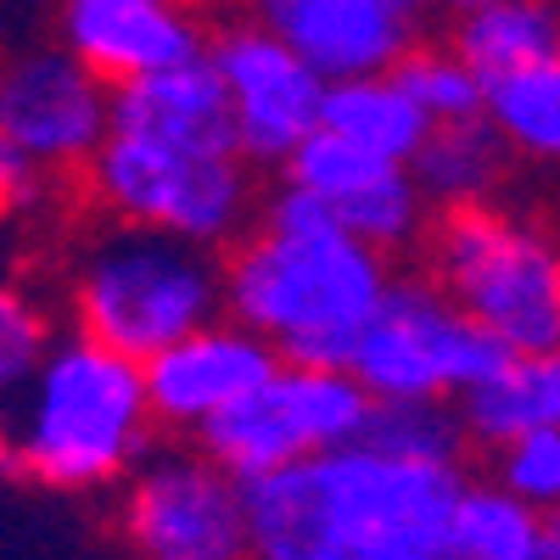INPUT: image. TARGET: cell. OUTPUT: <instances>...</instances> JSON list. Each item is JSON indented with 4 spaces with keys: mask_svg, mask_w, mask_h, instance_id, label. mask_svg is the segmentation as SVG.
<instances>
[{
    "mask_svg": "<svg viewBox=\"0 0 560 560\" xmlns=\"http://www.w3.org/2000/svg\"><path fill=\"white\" fill-rule=\"evenodd\" d=\"M208 39L191 0H57V45L113 90L202 57Z\"/></svg>",
    "mask_w": 560,
    "mask_h": 560,
    "instance_id": "obj_14",
    "label": "cell"
},
{
    "mask_svg": "<svg viewBox=\"0 0 560 560\" xmlns=\"http://www.w3.org/2000/svg\"><path fill=\"white\" fill-rule=\"evenodd\" d=\"M482 118L504 135L516 163L560 174V57L488 79Z\"/></svg>",
    "mask_w": 560,
    "mask_h": 560,
    "instance_id": "obj_20",
    "label": "cell"
},
{
    "mask_svg": "<svg viewBox=\"0 0 560 560\" xmlns=\"http://www.w3.org/2000/svg\"><path fill=\"white\" fill-rule=\"evenodd\" d=\"M555 7H560V0H555Z\"/></svg>",
    "mask_w": 560,
    "mask_h": 560,
    "instance_id": "obj_30",
    "label": "cell"
},
{
    "mask_svg": "<svg viewBox=\"0 0 560 560\" xmlns=\"http://www.w3.org/2000/svg\"><path fill=\"white\" fill-rule=\"evenodd\" d=\"M118 90L84 68L68 45H34L7 62L0 79V147L34 163L45 179L90 174L113 135Z\"/></svg>",
    "mask_w": 560,
    "mask_h": 560,
    "instance_id": "obj_10",
    "label": "cell"
},
{
    "mask_svg": "<svg viewBox=\"0 0 560 560\" xmlns=\"http://www.w3.org/2000/svg\"><path fill=\"white\" fill-rule=\"evenodd\" d=\"M51 348H57L51 314L34 303V292L7 287L0 292V382H7V393H18Z\"/></svg>",
    "mask_w": 560,
    "mask_h": 560,
    "instance_id": "obj_25",
    "label": "cell"
},
{
    "mask_svg": "<svg viewBox=\"0 0 560 560\" xmlns=\"http://www.w3.org/2000/svg\"><path fill=\"white\" fill-rule=\"evenodd\" d=\"M459 420H465V438L482 443L488 454L510 438L560 427V348L504 353L493 376L459 398Z\"/></svg>",
    "mask_w": 560,
    "mask_h": 560,
    "instance_id": "obj_16",
    "label": "cell"
},
{
    "mask_svg": "<svg viewBox=\"0 0 560 560\" xmlns=\"http://www.w3.org/2000/svg\"><path fill=\"white\" fill-rule=\"evenodd\" d=\"M427 275L510 353L560 348V230L527 208L477 202L438 213Z\"/></svg>",
    "mask_w": 560,
    "mask_h": 560,
    "instance_id": "obj_6",
    "label": "cell"
},
{
    "mask_svg": "<svg viewBox=\"0 0 560 560\" xmlns=\"http://www.w3.org/2000/svg\"><path fill=\"white\" fill-rule=\"evenodd\" d=\"M364 438L393 454L443 459V465H459L465 443H471L465 438V420H459V404H376Z\"/></svg>",
    "mask_w": 560,
    "mask_h": 560,
    "instance_id": "obj_23",
    "label": "cell"
},
{
    "mask_svg": "<svg viewBox=\"0 0 560 560\" xmlns=\"http://www.w3.org/2000/svg\"><path fill=\"white\" fill-rule=\"evenodd\" d=\"M493 342L432 275H393V287L359 337L353 376L376 404H459L504 364Z\"/></svg>",
    "mask_w": 560,
    "mask_h": 560,
    "instance_id": "obj_7",
    "label": "cell"
},
{
    "mask_svg": "<svg viewBox=\"0 0 560 560\" xmlns=\"http://www.w3.org/2000/svg\"><path fill=\"white\" fill-rule=\"evenodd\" d=\"M555 522L538 516L527 499H516L499 477L465 482L454 504V560H527L549 544Z\"/></svg>",
    "mask_w": 560,
    "mask_h": 560,
    "instance_id": "obj_21",
    "label": "cell"
},
{
    "mask_svg": "<svg viewBox=\"0 0 560 560\" xmlns=\"http://www.w3.org/2000/svg\"><path fill=\"white\" fill-rule=\"evenodd\" d=\"M527 560H560V533H549V544L538 555H527Z\"/></svg>",
    "mask_w": 560,
    "mask_h": 560,
    "instance_id": "obj_27",
    "label": "cell"
},
{
    "mask_svg": "<svg viewBox=\"0 0 560 560\" xmlns=\"http://www.w3.org/2000/svg\"><path fill=\"white\" fill-rule=\"evenodd\" d=\"M493 477L516 499H527L538 516L560 522V427L499 443L493 448Z\"/></svg>",
    "mask_w": 560,
    "mask_h": 560,
    "instance_id": "obj_24",
    "label": "cell"
},
{
    "mask_svg": "<svg viewBox=\"0 0 560 560\" xmlns=\"http://www.w3.org/2000/svg\"><path fill=\"white\" fill-rule=\"evenodd\" d=\"M51 185H57V179H45L34 163H23L18 152L0 147V197H7V213H12V219H23L28 208H45Z\"/></svg>",
    "mask_w": 560,
    "mask_h": 560,
    "instance_id": "obj_26",
    "label": "cell"
},
{
    "mask_svg": "<svg viewBox=\"0 0 560 560\" xmlns=\"http://www.w3.org/2000/svg\"><path fill=\"white\" fill-rule=\"evenodd\" d=\"M208 57L224 79L236 140L258 168H287L325 124V79L303 51H292L258 18L224 23L208 39Z\"/></svg>",
    "mask_w": 560,
    "mask_h": 560,
    "instance_id": "obj_11",
    "label": "cell"
},
{
    "mask_svg": "<svg viewBox=\"0 0 560 560\" xmlns=\"http://www.w3.org/2000/svg\"><path fill=\"white\" fill-rule=\"evenodd\" d=\"M398 84L420 102L432 124H454V118H482L488 102V79L459 57L454 39H415L409 57L393 68Z\"/></svg>",
    "mask_w": 560,
    "mask_h": 560,
    "instance_id": "obj_22",
    "label": "cell"
},
{
    "mask_svg": "<svg viewBox=\"0 0 560 560\" xmlns=\"http://www.w3.org/2000/svg\"><path fill=\"white\" fill-rule=\"evenodd\" d=\"M158 409L147 364L68 331L12 393L7 465L51 493H113L152 454Z\"/></svg>",
    "mask_w": 560,
    "mask_h": 560,
    "instance_id": "obj_4",
    "label": "cell"
},
{
    "mask_svg": "<svg viewBox=\"0 0 560 560\" xmlns=\"http://www.w3.org/2000/svg\"><path fill=\"white\" fill-rule=\"evenodd\" d=\"M337 140L370 152V158H393L415 163L420 147L432 135V118L420 113V102L398 84V73H364V79H337L325 90V124Z\"/></svg>",
    "mask_w": 560,
    "mask_h": 560,
    "instance_id": "obj_17",
    "label": "cell"
},
{
    "mask_svg": "<svg viewBox=\"0 0 560 560\" xmlns=\"http://www.w3.org/2000/svg\"><path fill=\"white\" fill-rule=\"evenodd\" d=\"M118 533L135 560H253L247 482L202 443L158 448L118 493Z\"/></svg>",
    "mask_w": 560,
    "mask_h": 560,
    "instance_id": "obj_9",
    "label": "cell"
},
{
    "mask_svg": "<svg viewBox=\"0 0 560 560\" xmlns=\"http://www.w3.org/2000/svg\"><path fill=\"white\" fill-rule=\"evenodd\" d=\"M438 7H448V12H471V7H488V0H438Z\"/></svg>",
    "mask_w": 560,
    "mask_h": 560,
    "instance_id": "obj_28",
    "label": "cell"
},
{
    "mask_svg": "<svg viewBox=\"0 0 560 560\" xmlns=\"http://www.w3.org/2000/svg\"><path fill=\"white\" fill-rule=\"evenodd\" d=\"M280 174H287V185L308 191L342 230H353L359 242H370L387 258L427 247L432 224H438V202L427 197L415 163L370 158L348 147V140H337L331 129H319Z\"/></svg>",
    "mask_w": 560,
    "mask_h": 560,
    "instance_id": "obj_12",
    "label": "cell"
},
{
    "mask_svg": "<svg viewBox=\"0 0 560 560\" xmlns=\"http://www.w3.org/2000/svg\"><path fill=\"white\" fill-rule=\"evenodd\" d=\"M247 18L275 28L331 84L393 73L420 34V18L398 0H247Z\"/></svg>",
    "mask_w": 560,
    "mask_h": 560,
    "instance_id": "obj_15",
    "label": "cell"
},
{
    "mask_svg": "<svg viewBox=\"0 0 560 560\" xmlns=\"http://www.w3.org/2000/svg\"><path fill=\"white\" fill-rule=\"evenodd\" d=\"M459 488V465L359 438L247 482L253 560H454Z\"/></svg>",
    "mask_w": 560,
    "mask_h": 560,
    "instance_id": "obj_2",
    "label": "cell"
},
{
    "mask_svg": "<svg viewBox=\"0 0 560 560\" xmlns=\"http://www.w3.org/2000/svg\"><path fill=\"white\" fill-rule=\"evenodd\" d=\"M253 158L236 140L224 79L213 57H191L135 79L113 102V135L90 163V202L118 224L230 247L264 213Z\"/></svg>",
    "mask_w": 560,
    "mask_h": 560,
    "instance_id": "obj_1",
    "label": "cell"
},
{
    "mask_svg": "<svg viewBox=\"0 0 560 560\" xmlns=\"http://www.w3.org/2000/svg\"><path fill=\"white\" fill-rule=\"evenodd\" d=\"M370 415H376V398L364 393L353 370L280 359L275 376L258 393H247L230 415H219L197 443L224 471L258 482L269 471H287V465L359 443L370 432Z\"/></svg>",
    "mask_w": 560,
    "mask_h": 560,
    "instance_id": "obj_8",
    "label": "cell"
},
{
    "mask_svg": "<svg viewBox=\"0 0 560 560\" xmlns=\"http://www.w3.org/2000/svg\"><path fill=\"white\" fill-rule=\"evenodd\" d=\"M275 364H280V353L253 325H242L236 314L208 319L202 331L179 337L174 348L147 359L158 427L179 432V438H202L219 415H230L247 393H258L275 376Z\"/></svg>",
    "mask_w": 560,
    "mask_h": 560,
    "instance_id": "obj_13",
    "label": "cell"
},
{
    "mask_svg": "<svg viewBox=\"0 0 560 560\" xmlns=\"http://www.w3.org/2000/svg\"><path fill=\"white\" fill-rule=\"evenodd\" d=\"M448 39L482 79H499L560 57V7L555 0H488V7L454 12Z\"/></svg>",
    "mask_w": 560,
    "mask_h": 560,
    "instance_id": "obj_19",
    "label": "cell"
},
{
    "mask_svg": "<svg viewBox=\"0 0 560 560\" xmlns=\"http://www.w3.org/2000/svg\"><path fill=\"white\" fill-rule=\"evenodd\" d=\"M393 287V258L342 230L308 191L280 185L242 242L224 247V314L292 364H353Z\"/></svg>",
    "mask_w": 560,
    "mask_h": 560,
    "instance_id": "obj_3",
    "label": "cell"
},
{
    "mask_svg": "<svg viewBox=\"0 0 560 560\" xmlns=\"http://www.w3.org/2000/svg\"><path fill=\"white\" fill-rule=\"evenodd\" d=\"M510 168H516V152L504 147V135L488 118L432 124L427 147H420V158H415V174H420V185H427V197L438 202V213L499 202Z\"/></svg>",
    "mask_w": 560,
    "mask_h": 560,
    "instance_id": "obj_18",
    "label": "cell"
},
{
    "mask_svg": "<svg viewBox=\"0 0 560 560\" xmlns=\"http://www.w3.org/2000/svg\"><path fill=\"white\" fill-rule=\"evenodd\" d=\"M62 292L73 331L147 364L224 314V258L168 230L107 219L79 242Z\"/></svg>",
    "mask_w": 560,
    "mask_h": 560,
    "instance_id": "obj_5",
    "label": "cell"
},
{
    "mask_svg": "<svg viewBox=\"0 0 560 560\" xmlns=\"http://www.w3.org/2000/svg\"><path fill=\"white\" fill-rule=\"evenodd\" d=\"M555 533H560V522H555Z\"/></svg>",
    "mask_w": 560,
    "mask_h": 560,
    "instance_id": "obj_29",
    "label": "cell"
}]
</instances>
